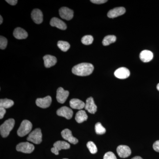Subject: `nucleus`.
Wrapping results in <instances>:
<instances>
[{"mask_svg":"<svg viewBox=\"0 0 159 159\" xmlns=\"http://www.w3.org/2000/svg\"><path fill=\"white\" fill-rule=\"evenodd\" d=\"M94 66L89 63H82L74 66L72 68V73L78 76H87L92 74Z\"/></svg>","mask_w":159,"mask_h":159,"instance_id":"1","label":"nucleus"},{"mask_svg":"<svg viewBox=\"0 0 159 159\" xmlns=\"http://www.w3.org/2000/svg\"><path fill=\"white\" fill-rule=\"evenodd\" d=\"M15 120L13 119H9L6 120L4 123L1 125L0 127V133L3 138L8 137L10 131L12 130L15 125Z\"/></svg>","mask_w":159,"mask_h":159,"instance_id":"2","label":"nucleus"},{"mask_svg":"<svg viewBox=\"0 0 159 159\" xmlns=\"http://www.w3.org/2000/svg\"><path fill=\"white\" fill-rule=\"evenodd\" d=\"M32 128V124L28 120H25L21 123L19 128L17 130V134L19 136H25L31 132Z\"/></svg>","mask_w":159,"mask_h":159,"instance_id":"3","label":"nucleus"},{"mask_svg":"<svg viewBox=\"0 0 159 159\" xmlns=\"http://www.w3.org/2000/svg\"><path fill=\"white\" fill-rule=\"evenodd\" d=\"M27 140L35 144H39L42 141V134L40 129H34L29 134L27 138Z\"/></svg>","mask_w":159,"mask_h":159,"instance_id":"4","label":"nucleus"},{"mask_svg":"<svg viewBox=\"0 0 159 159\" xmlns=\"http://www.w3.org/2000/svg\"><path fill=\"white\" fill-rule=\"evenodd\" d=\"M16 149L17 151L23 153H31L34 151V147L33 144L29 142H21L18 144Z\"/></svg>","mask_w":159,"mask_h":159,"instance_id":"5","label":"nucleus"},{"mask_svg":"<svg viewBox=\"0 0 159 159\" xmlns=\"http://www.w3.org/2000/svg\"><path fill=\"white\" fill-rule=\"evenodd\" d=\"M70 145L65 141H58L54 143V147L51 149V152L57 155L59 154V151L61 149H67L70 148Z\"/></svg>","mask_w":159,"mask_h":159,"instance_id":"6","label":"nucleus"},{"mask_svg":"<svg viewBox=\"0 0 159 159\" xmlns=\"http://www.w3.org/2000/svg\"><path fill=\"white\" fill-rule=\"evenodd\" d=\"M60 16L63 19L70 20L74 17V11L67 7H63L59 10Z\"/></svg>","mask_w":159,"mask_h":159,"instance_id":"7","label":"nucleus"},{"mask_svg":"<svg viewBox=\"0 0 159 159\" xmlns=\"http://www.w3.org/2000/svg\"><path fill=\"white\" fill-rule=\"evenodd\" d=\"M117 152L118 155L121 158H125L128 157L131 154V151L127 145H120L117 148Z\"/></svg>","mask_w":159,"mask_h":159,"instance_id":"8","label":"nucleus"},{"mask_svg":"<svg viewBox=\"0 0 159 159\" xmlns=\"http://www.w3.org/2000/svg\"><path fill=\"white\" fill-rule=\"evenodd\" d=\"M73 114L72 110L67 107H62L57 111V114L58 116L64 117L67 119H71L73 117Z\"/></svg>","mask_w":159,"mask_h":159,"instance_id":"9","label":"nucleus"},{"mask_svg":"<svg viewBox=\"0 0 159 159\" xmlns=\"http://www.w3.org/2000/svg\"><path fill=\"white\" fill-rule=\"evenodd\" d=\"M68 91L65 90L62 88L60 87L57 89L56 99L57 102L60 103H64L66 102L69 96Z\"/></svg>","mask_w":159,"mask_h":159,"instance_id":"10","label":"nucleus"},{"mask_svg":"<svg viewBox=\"0 0 159 159\" xmlns=\"http://www.w3.org/2000/svg\"><path fill=\"white\" fill-rule=\"evenodd\" d=\"M61 136L64 139L68 141L71 144L75 145L78 142V139L74 138L72 135V132L68 129H66L63 130L61 131Z\"/></svg>","mask_w":159,"mask_h":159,"instance_id":"11","label":"nucleus"},{"mask_svg":"<svg viewBox=\"0 0 159 159\" xmlns=\"http://www.w3.org/2000/svg\"><path fill=\"white\" fill-rule=\"evenodd\" d=\"M114 75L119 79H125L130 76V71L126 68H119L115 71Z\"/></svg>","mask_w":159,"mask_h":159,"instance_id":"12","label":"nucleus"},{"mask_svg":"<svg viewBox=\"0 0 159 159\" xmlns=\"http://www.w3.org/2000/svg\"><path fill=\"white\" fill-rule=\"evenodd\" d=\"M51 102H52V98L49 96L44 98H38L36 100V104L37 106L42 108L48 107L51 105Z\"/></svg>","mask_w":159,"mask_h":159,"instance_id":"13","label":"nucleus"},{"mask_svg":"<svg viewBox=\"0 0 159 159\" xmlns=\"http://www.w3.org/2000/svg\"><path fill=\"white\" fill-rule=\"evenodd\" d=\"M84 108L91 114H95L97 112V106L94 102L93 97H89L87 99Z\"/></svg>","mask_w":159,"mask_h":159,"instance_id":"14","label":"nucleus"},{"mask_svg":"<svg viewBox=\"0 0 159 159\" xmlns=\"http://www.w3.org/2000/svg\"><path fill=\"white\" fill-rule=\"evenodd\" d=\"M125 12V9L124 7H117L110 10L107 13V16L110 18H114L122 15Z\"/></svg>","mask_w":159,"mask_h":159,"instance_id":"15","label":"nucleus"},{"mask_svg":"<svg viewBox=\"0 0 159 159\" xmlns=\"http://www.w3.org/2000/svg\"><path fill=\"white\" fill-rule=\"evenodd\" d=\"M31 17L35 24H40L43 21V14L39 9H34L31 13Z\"/></svg>","mask_w":159,"mask_h":159,"instance_id":"16","label":"nucleus"},{"mask_svg":"<svg viewBox=\"0 0 159 159\" xmlns=\"http://www.w3.org/2000/svg\"><path fill=\"white\" fill-rule=\"evenodd\" d=\"M50 25L52 27H56L61 30H65L67 29L66 23L57 17H53L51 19Z\"/></svg>","mask_w":159,"mask_h":159,"instance_id":"17","label":"nucleus"},{"mask_svg":"<svg viewBox=\"0 0 159 159\" xmlns=\"http://www.w3.org/2000/svg\"><path fill=\"white\" fill-rule=\"evenodd\" d=\"M43 59L45 66L47 68L53 66L56 64L57 61L56 57L51 55H45L43 57Z\"/></svg>","mask_w":159,"mask_h":159,"instance_id":"18","label":"nucleus"},{"mask_svg":"<svg viewBox=\"0 0 159 159\" xmlns=\"http://www.w3.org/2000/svg\"><path fill=\"white\" fill-rule=\"evenodd\" d=\"M13 36L18 39H25L28 36L27 31L21 28H17L13 31Z\"/></svg>","mask_w":159,"mask_h":159,"instance_id":"19","label":"nucleus"},{"mask_svg":"<svg viewBox=\"0 0 159 159\" xmlns=\"http://www.w3.org/2000/svg\"><path fill=\"white\" fill-rule=\"evenodd\" d=\"M70 104L71 108L78 110H81L84 108L85 105V103L83 101L78 99H71Z\"/></svg>","mask_w":159,"mask_h":159,"instance_id":"20","label":"nucleus"},{"mask_svg":"<svg viewBox=\"0 0 159 159\" xmlns=\"http://www.w3.org/2000/svg\"><path fill=\"white\" fill-rule=\"evenodd\" d=\"M153 57V53L148 50L142 51L140 54V58L144 62H148L152 59Z\"/></svg>","mask_w":159,"mask_h":159,"instance_id":"21","label":"nucleus"},{"mask_svg":"<svg viewBox=\"0 0 159 159\" xmlns=\"http://www.w3.org/2000/svg\"><path fill=\"white\" fill-rule=\"evenodd\" d=\"M88 116L85 111L80 110L77 112L75 116V120L78 123H80L86 121L88 119Z\"/></svg>","mask_w":159,"mask_h":159,"instance_id":"22","label":"nucleus"},{"mask_svg":"<svg viewBox=\"0 0 159 159\" xmlns=\"http://www.w3.org/2000/svg\"><path fill=\"white\" fill-rule=\"evenodd\" d=\"M14 105V102L11 99H1L0 107L4 108H9Z\"/></svg>","mask_w":159,"mask_h":159,"instance_id":"23","label":"nucleus"},{"mask_svg":"<svg viewBox=\"0 0 159 159\" xmlns=\"http://www.w3.org/2000/svg\"><path fill=\"white\" fill-rule=\"evenodd\" d=\"M116 40V37L115 35H108L104 38L102 41V43L103 46H108L115 43Z\"/></svg>","mask_w":159,"mask_h":159,"instance_id":"24","label":"nucleus"},{"mask_svg":"<svg viewBox=\"0 0 159 159\" xmlns=\"http://www.w3.org/2000/svg\"><path fill=\"white\" fill-rule=\"evenodd\" d=\"M57 47L61 51L63 52H66L70 48V46L67 42L59 41L57 42Z\"/></svg>","mask_w":159,"mask_h":159,"instance_id":"25","label":"nucleus"},{"mask_svg":"<svg viewBox=\"0 0 159 159\" xmlns=\"http://www.w3.org/2000/svg\"><path fill=\"white\" fill-rule=\"evenodd\" d=\"M93 37L91 35H87L84 36L81 39V42L85 45H90L93 42Z\"/></svg>","mask_w":159,"mask_h":159,"instance_id":"26","label":"nucleus"},{"mask_svg":"<svg viewBox=\"0 0 159 159\" xmlns=\"http://www.w3.org/2000/svg\"><path fill=\"white\" fill-rule=\"evenodd\" d=\"M95 131L97 134H103L106 133L105 128L103 127L102 124L100 122H97L95 125Z\"/></svg>","mask_w":159,"mask_h":159,"instance_id":"27","label":"nucleus"},{"mask_svg":"<svg viewBox=\"0 0 159 159\" xmlns=\"http://www.w3.org/2000/svg\"><path fill=\"white\" fill-rule=\"evenodd\" d=\"M87 147H88L90 152L92 154H95L97 152V148L95 143L93 142H89L87 144Z\"/></svg>","mask_w":159,"mask_h":159,"instance_id":"28","label":"nucleus"},{"mask_svg":"<svg viewBox=\"0 0 159 159\" xmlns=\"http://www.w3.org/2000/svg\"><path fill=\"white\" fill-rule=\"evenodd\" d=\"M8 44V40L6 38L1 36L0 37V48L2 50L6 49Z\"/></svg>","mask_w":159,"mask_h":159,"instance_id":"29","label":"nucleus"},{"mask_svg":"<svg viewBox=\"0 0 159 159\" xmlns=\"http://www.w3.org/2000/svg\"><path fill=\"white\" fill-rule=\"evenodd\" d=\"M103 159H117L115 154L112 152H108L105 154Z\"/></svg>","mask_w":159,"mask_h":159,"instance_id":"30","label":"nucleus"},{"mask_svg":"<svg viewBox=\"0 0 159 159\" xmlns=\"http://www.w3.org/2000/svg\"><path fill=\"white\" fill-rule=\"evenodd\" d=\"M153 148L155 151L159 152V140L156 141V142L154 143Z\"/></svg>","mask_w":159,"mask_h":159,"instance_id":"31","label":"nucleus"},{"mask_svg":"<svg viewBox=\"0 0 159 159\" xmlns=\"http://www.w3.org/2000/svg\"><path fill=\"white\" fill-rule=\"evenodd\" d=\"M107 0H91V2L94 4H102L107 2Z\"/></svg>","mask_w":159,"mask_h":159,"instance_id":"32","label":"nucleus"},{"mask_svg":"<svg viewBox=\"0 0 159 159\" xmlns=\"http://www.w3.org/2000/svg\"><path fill=\"white\" fill-rule=\"evenodd\" d=\"M6 113V109L0 107V119H3Z\"/></svg>","mask_w":159,"mask_h":159,"instance_id":"33","label":"nucleus"},{"mask_svg":"<svg viewBox=\"0 0 159 159\" xmlns=\"http://www.w3.org/2000/svg\"><path fill=\"white\" fill-rule=\"evenodd\" d=\"M6 2L11 6H15L17 4V0H6Z\"/></svg>","mask_w":159,"mask_h":159,"instance_id":"34","label":"nucleus"},{"mask_svg":"<svg viewBox=\"0 0 159 159\" xmlns=\"http://www.w3.org/2000/svg\"><path fill=\"white\" fill-rule=\"evenodd\" d=\"M131 159H142L141 157H139V156H136L134 157L133 158H132Z\"/></svg>","mask_w":159,"mask_h":159,"instance_id":"35","label":"nucleus"},{"mask_svg":"<svg viewBox=\"0 0 159 159\" xmlns=\"http://www.w3.org/2000/svg\"><path fill=\"white\" fill-rule=\"evenodd\" d=\"M0 25H2V23L3 22V18L2 17V16H0Z\"/></svg>","mask_w":159,"mask_h":159,"instance_id":"36","label":"nucleus"},{"mask_svg":"<svg viewBox=\"0 0 159 159\" xmlns=\"http://www.w3.org/2000/svg\"><path fill=\"white\" fill-rule=\"evenodd\" d=\"M157 89L159 91V83L157 85Z\"/></svg>","mask_w":159,"mask_h":159,"instance_id":"37","label":"nucleus"},{"mask_svg":"<svg viewBox=\"0 0 159 159\" xmlns=\"http://www.w3.org/2000/svg\"></svg>","mask_w":159,"mask_h":159,"instance_id":"38","label":"nucleus"}]
</instances>
